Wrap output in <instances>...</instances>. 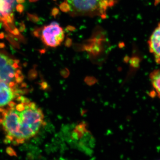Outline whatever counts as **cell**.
Segmentation results:
<instances>
[{
  "instance_id": "obj_6",
  "label": "cell",
  "mask_w": 160,
  "mask_h": 160,
  "mask_svg": "<svg viewBox=\"0 0 160 160\" xmlns=\"http://www.w3.org/2000/svg\"><path fill=\"white\" fill-rule=\"evenodd\" d=\"M22 93L20 87L0 81V108L7 106Z\"/></svg>"
},
{
  "instance_id": "obj_7",
  "label": "cell",
  "mask_w": 160,
  "mask_h": 160,
  "mask_svg": "<svg viewBox=\"0 0 160 160\" xmlns=\"http://www.w3.org/2000/svg\"><path fill=\"white\" fill-rule=\"evenodd\" d=\"M149 51L156 57L160 56V22L148 41Z\"/></svg>"
},
{
  "instance_id": "obj_5",
  "label": "cell",
  "mask_w": 160,
  "mask_h": 160,
  "mask_svg": "<svg viewBox=\"0 0 160 160\" xmlns=\"http://www.w3.org/2000/svg\"><path fill=\"white\" fill-rule=\"evenodd\" d=\"M25 0H0V21L6 24L13 22L16 12L22 11Z\"/></svg>"
},
{
  "instance_id": "obj_8",
  "label": "cell",
  "mask_w": 160,
  "mask_h": 160,
  "mask_svg": "<svg viewBox=\"0 0 160 160\" xmlns=\"http://www.w3.org/2000/svg\"><path fill=\"white\" fill-rule=\"evenodd\" d=\"M149 78L152 85L160 98V69H156L152 72Z\"/></svg>"
},
{
  "instance_id": "obj_2",
  "label": "cell",
  "mask_w": 160,
  "mask_h": 160,
  "mask_svg": "<svg viewBox=\"0 0 160 160\" xmlns=\"http://www.w3.org/2000/svg\"><path fill=\"white\" fill-rule=\"evenodd\" d=\"M118 0H65L60 6L62 11L72 16L100 17L104 18L110 7Z\"/></svg>"
},
{
  "instance_id": "obj_1",
  "label": "cell",
  "mask_w": 160,
  "mask_h": 160,
  "mask_svg": "<svg viewBox=\"0 0 160 160\" xmlns=\"http://www.w3.org/2000/svg\"><path fill=\"white\" fill-rule=\"evenodd\" d=\"M44 122L41 108L23 96L0 108V125L5 133V141L12 145L23 144L34 137Z\"/></svg>"
},
{
  "instance_id": "obj_4",
  "label": "cell",
  "mask_w": 160,
  "mask_h": 160,
  "mask_svg": "<svg viewBox=\"0 0 160 160\" xmlns=\"http://www.w3.org/2000/svg\"><path fill=\"white\" fill-rule=\"evenodd\" d=\"M65 38L64 30L57 23L44 26L41 34V39L47 46L55 48L61 45Z\"/></svg>"
},
{
  "instance_id": "obj_10",
  "label": "cell",
  "mask_w": 160,
  "mask_h": 160,
  "mask_svg": "<svg viewBox=\"0 0 160 160\" xmlns=\"http://www.w3.org/2000/svg\"><path fill=\"white\" fill-rule=\"evenodd\" d=\"M38 1V0H29V1L31 2H36Z\"/></svg>"
},
{
  "instance_id": "obj_9",
  "label": "cell",
  "mask_w": 160,
  "mask_h": 160,
  "mask_svg": "<svg viewBox=\"0 0 160 160\" xmlns=\"http://www.w3.org/2000/svg\"><path fill=\"white\" fill-rule=\"evenodd\" d=\"M155 58V61L157 63L160 65V56L156 57Z\"/></svg>"
},
{
  "instance_id": "obj_3",
  "label": "cell",
  "mask_w": 160,
  "mask_h": 160,
  "mask_svg": "<svg viewBox=\"0 0 160 160\" xmlns=\"http://www.w3.org/2000/svg\"><path fill=\"white\" fill-rule=\"evenodd\" d=\"M24 78L18 61L0 52V81L20 87Z\"/></svg>"
}]
</instances>
